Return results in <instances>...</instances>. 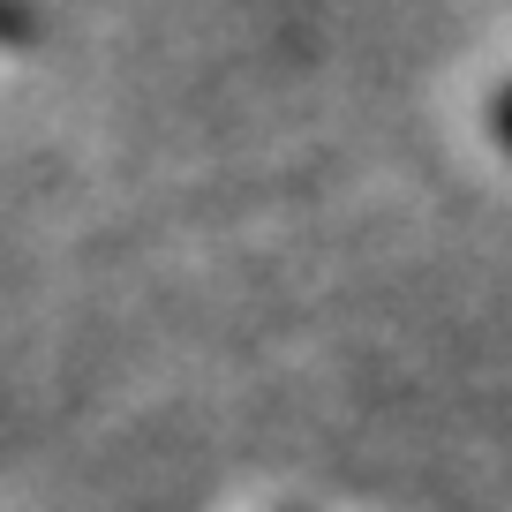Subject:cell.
Returning <instances> with one entry per match:
<instances>
[{
    "label": "cell",
    "mask_w": 512,
    "mask_h": 512,
    "mask_svg": "<svg viewBox=\"0 0 512 512\" xmlns=\"http://www.w3.org/2000/svg\"><path fill=\"white\" fill-rule=\"evenodd\" d=\"M0 38H31V8L23 0H0Z\"/></svg>",
    "instance_id": "obj_1"
},
{
    "label": "cell",
    "mask_w": 512,
    "mask_h": 512,
    "mask_svg": "<svg viewBox=\"0 0 512 512\" xmlns=\"http://www.w3.org/2000/svg\"><path fill=\"white\" fill-rule=\"evenodd\" d=\"M490 128H497V144L512 151V83H505V91H497V106H490Z\"/></svg>",
    "instance_id": "obj_2"
}]
</instances>
